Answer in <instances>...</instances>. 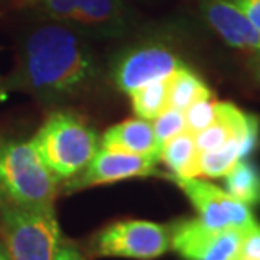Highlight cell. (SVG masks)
I'll list each match as a JSON object with an SVG mask.
<instances>
[{
	"instance_id": "d4e9b609",
	"label": "cell",
	"mask_w": 260,
	"mask_h": 260,
	"mask_svg": "<svg viewBox=\"0 0 260 260\" xmlns=\"http://www.w3.org/2000/svg\"><path fill=\"white\" fill-rule=\"evenodd\" d=\"M9 89V82L7 81H0V94Z\"/></svg>"
},
{
	"instance_id": "8fae6325",
	"label": "cell",
	"mask_w": 260,
	"mask_h": 260,
	"mask_svg": "<svg viewBox=\"0 0 260 260\" xmlns=\"http://www.w3.org/2000/svg\"><path fill=\"white\" fill-rule=\"evenodd\" d=\"M73 24L92 34L121 36L128 29V10L121 0H79Z\"/></svg>"
},
{
	"instance_id": "d6986e66",
	"label": "cell",
	"mask_w": 260,
	"mask_h": 260,
	"mask_svg": "<svg viewBox=\"0 0 260 260\" xmlns=\"http://www.w3.org/2000/svg\"><path fill=\"white\" fill-rule=\"evenodd\" d=\"M151 124H153V131H154V136H156L159 149H161V146L168 140H171L173 136L180 135L181 131L186 129L183 111L173 109V108H165L156 118L151 119Z\"/></svg>"
},
{
	"instance_id": "52a82bcc",
	"label": "cell",
	"mask_w": 260,
	"mask_h": 260,
	"mask_svg": "<svg viewBox=\"0 0 260 260\" xmlns=\"http://www.w3.org/2000/svg\"><path fill=\"white\" fill-rule=\"evenodd\" d=\"M170 248L185 260H232L239 253L243 230H213L198 218H186L168 226Z\"/></svg>"
},
{
	"instance_id": "7a4b0ae2",
	"label": "cell",
	"mask_w": 260,
	"mask_h": 260,
	"mask_svg": "<svg viewBox=\"0 0 260 260\" xmlns=\"http://www.w3.org/2000/svg\"><path fill=\"white\" fill-rule=\"evenodd\" d=\"M57 181L73 178L98 151L99 140L89 123L71 111H56L30 140Z\"/></svg>"
},
{
	"instance_id": "3957f363",
	"label": "cell",
	"mask_w": 260,
	"mask_h": 260,
	"mask_svg": "<svg viewBox=\"0 0 260 260\" xmlns=\"http://www.w3.org/2000/svg\"><path fill=\"white\" fill-rule=\"evenodd\" d=\"M59 181L30 141L0 143V202L17 207H54Z\"/></svg>"
},
{
	"instance_id": "ffe728a7",
	"label": "cell",
	"mask_w": 260,
	"mask_h": 260,
	"mask_svg": "<svg viewBox=\"0 0 260 260\" xmlns=\"http://www.w3.org/2000/svg\"><path fill=\"white\" fill-rule=\"evenodd\" d=\"M30 2L49 17L59 22H73L79 0H30Z\"/></svg>"
},
{
	"instance_id": "6da1fadb",
	"label": "cell",
	"mask_w": 260,
	"mask_h": 260,
	"mask_svg": "<svg viewBox=\"0 0 260 260\" xmlns=\"http://www.w3.org/2000/svg\"><path fill=\"white\" fill-rule=\"evenodd\" d=\"M96 74V57L79 32L46 24L25 37L14 81L37 98L56 101L84 89Z\"/></svg>"
},
{
	"instance_id": "83f0119b",
	"label": "cell",
	"mask_w": 260,
	"mask_h": 260,
	"mask_svg": "<svg viewBox=\"0 0 260 260\" xmlns=\"http://www.w3.org/2000/svg\"><path fill=\"white\" fill-rule=\"evenodd\" d=\"M0 260H9V258H7V255H5V257H2V258H0Z\"/></svg>"
},
{
	"instance_id": "ba28073f",
	"label": "cell",
	"mask_w": 260,
	"mask_h": 260,
	"mask_svg": "<svg viewBox=\"0 0 260 260\" xmlns=\"http://www.w3.org/2000/svg\"><path fill=\"white\" fill-rule=\"evenodd\" d=\"M159 156L154 154H133L116 149L98 148L89 163L79 173L68 180L66 188L69 191L86 190L91 186L111 185L116 181L145 178L156 173Z\"/></svg>"
},
{
	"instance_id": "4fadbf2b",
	"label": "cell",
	"mask_w": 260,
	"mask_h": 260,
	"mask_svg": "<svg viewBox=\"0 0 260 260\" xmlns=\"http://www.w3.org/2000/svg\"><path fill=\"white\" fill-rule=\"evenodd\" d=\"M198 149L195 138L186 129L168 140L159 149V161H163L176 178H198Z\"/></svg>"
},
{
	"instance_id": "e0dca14e",
	"label": "cell",
	"mask_w": 260,
	"mask_h": 260,
	"mask_svg": "<svg viewBox=\"0 0 260 260\" xmlns=\"http://www.w3.org/2000/svg\"><path fill=\"white\" fill-rule=\"evenodd\" d=\"M133 111L141 119L151 121L168 104V79L154 81L129 94Z\"/></svg>"
},
{
	"instance_id": "8992f818",
	"label": "cell",
	"mask_w": 260,
	"mask_h": 260,
	"mask_svg": "<svg viewBox=\"0 0 260 260\" xmlns=\"http://www.w3.org/2000/svg\"><path fill=\"white\" fill-rule=\"evenodd\" d=\"M171 180L178 185L197 210L198 220L213 230L239 229L247 230L257 222L248 205L237 200L222 188L200 178H176Z\"/></svg>"
},
{
	"instance_id": "7402d4cb",
	"label": "cell",
	"mask_w": 260,
	"mask_h": 260,
	"mask_svg": "<svg viewBox=\"0 0 260 260\" xmlns=\"http://www.w3.org/2000/svg\"><path fill=\"white\" fill-rule=\"evenodd\" d=\"M260 32V0H232Z\"/></svg>"
},
{
	"instance_id": "5bb4252c",
	"label": "cell",
	"mask_w": 260,
	"mask_h": 260,
	"mask_svg": "<svg viewBox=\"0 0 260 260\" xmlns=\"http://www.w3.org/2000/svg\"><path fill=\"white\" fill-rule=\"evenodd\" d=\"M207 98H213V91L200 76L188 69L186 66H181L176 73L168 77L167 108L185 111L190 104Z\"/></svg>"
},
{
	"instance_id": "7c38bea8",
	"label": "cell",
	"mask_w": 260,
	"mask_h": 260,
	"mask_svg": "<svg viewBox=\"0 0 260 260\" xmlns=\"http://www.w3.org/2000/svg\"><path fill=\"white\" fill-rule=\"evenodd\" d=\"M99 146L133 154L159 156V145L154 136L153 124L148 119H126L111 126L101 136Z\"/></svg>"
},
{
	"instance_id": "9a60e30c",
	"label": "cell",
	"mask_w": 260,
	"mask_h": 260,
	"mask_svg": "<svg viewBox=\"0 0 260 260\" xmlns=\"http://www.w3.org/2000/svg\"><path fill=\"white\" fill-rule=\"evenodd\" d=\"M223 178L226 193L248 207L260 205V168L253 161L239 159Z\"/></svg>"
},
{
	"instance_id": "30bf717a",
	"label": "cell",
	"mask_w": 260,
	"mask_h": 260,
	"mask_svg": "<svg viewBox=\"0 0 260 260\" xmlns=\"http://www.w3.org/2000/svg\"><path fill=\"white\" fill-rule=\"evenodd\" d=\"M202 14L229 46L260 57V32L232 0H202Z\"/></svg>"
},
{
	"instance_id": "44dd1931",
	"label": "cell",
	"mask_w": 260,
	"mask_h": 260,
	"mask_svg": "<svg viewBox=\"0 0 260 260\" xmlns=\"http://www.w3.org/2000/svg\"><path fill=\"white\" fill-rule=\"evenodd\" d=\"M247 260H260V223L255 222L247 230H243L239 245V253Z\"/></svg>"
},
{
	"instance_id": "484cf974",
	"label": "cell",
	"mask_w": 260,
	"mask_h": 260,
	"mask_svg": "<svg viewBox=\"0 0 260 260\" xmlns=\"http://www.w3.org/2000/svg\"><path fill=\"white\" fill-rule=\"evenodd\" d=\"M232 260H247V258H243V257H240V255H235Z\"/></svg>"
},
{
	"instance_id": "ac0fdd59",
	"label": "cell",
	"mask_w": 260,
	"mask_h": 260,
	"mask_svg": "<svg viewBox=\"0 0 260 260\" xmlns=\"http://www.w3.org/2000/svg\"><path fill=\"white\" fill-rule=\"evenodd\" d=\"M217 103L218 101L213 96L190 104L183 111L186 131L191 133V135H197V133H200L202 129L215 123V119H217Z\"/></svg>"
},
{
	"instance_id": "5b68a950",
	"label": "cell",
	"mask_w": 260,
	"mask_h": 260,
	"mask_svg": "<svg viewBox=\"0 0 260 260\" xmlns=\"http://www.w3.org/2000/svg\"><path fill=\"white\" fill-rule=\"evenodd\" d=\"M168 250V226L148 220H119L103 229L94 239V252L99 257L154 260Z\"/></svg>"
},
{
	"instance_id": "9c48e42d",
	"label": "cell",
	"mask_w": 260,
	"mask_h": 260,
	"mask_svg": "<svg viewBox=\"0 0 260 260\" xmlns=\"http://www.w3.org/2000/svg\"><path fill=\"white\" fill-rule=\"evenodd\" d=\"M181 66L185 64L168 47L143 44L119 56L113 68V81L119 91L131 94L149 82L168 79Z\"/></svg>"
},
{
	"instance_id": "2e32d148",
	"label": "cell",
	"mask_w": 260,
	"mask_h": 260,
	"mask_svg": "<svg viewBox=\"0 0 260 260\" xmlns=\"http://www.w3.org/2000/svg\"><path fill=\"white\" fill-rule=\"evenodd\" d=\"M240 159V140L232 138L217 149L198 153V175L207 178H223Z\"/></svg>"
},
{
	"instance_id": "4316f807",
	"label": "cell",
	"mask_w": 260,
	"mask_h": 260,
	"mask_svg": "<svg viewBox=\"0 0 260 260\" xmlns=\"http://www.w3.org/2000/svg\"><path fill=\"white\" fill-rule=\"evenodd\" d=\"M2 257H5V253L2 252V248H0V258H2Z\"/></svg>"
},
{
	"instance_id": "603a6c76",
	"label": "cell",
	"mask_w": 260,
	"mask_h": 260,
	"mask_svg": "<svg viewBox=\"0 0 260 260\" xmlns=\"http://www.w3.org/2000/svg\"><path fill=\"white\" fill-rule=\"evenodd\" d=\"M54 260H87V258L82 255V253L77 250L76 247L60 243L59 250L56 253V258H54Z\"/></svg>"
},
{
	"instance_id": "cb8c5ba5",
	"label": "cell",
	"mask_w": 260,
	"mask_h": 260,
	"mask_svg": "<svg viewBox=\"0 0 260 260\" xmlns=\"http://www.w3.org/2000/svg\"><path fill=\"white\" fill-rule=\"evenodd\" d=\"M250 68H252V73H253V77L257 79V82L260 84V57H255L250 62Z\"/></svg>"
},
{
	"instance_id": "277c9868",
	"label": "cell",
	"mask_w": 260,
	"mask_h": 260,
	"mask_svg": "<svg viewBox=\"0 0 260 260\" xmlns=\"http://www.w3.org/2000/svg\"><path fill=\"white\" fill-rule=\"evenodd\" d=\"M0 223L9 260H54L60 229L54 207H17L0 202Z\"/></svg>"
}]
</instances>
